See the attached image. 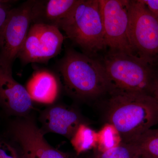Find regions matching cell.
<instances>
[{"mask_svg": "<svg viewBox=\"0 0 158 158\" xmlns=\"http://www.w3.org/2000/svg\"><path fill=\"white\" fill-rule=\"evenodd\" d=\"M0 158H22L19 150L11 140L0 138Z\"/></svg>", "mask_w": 158, "mask_h": 158, "instance_id": "obj_18", "label": "cell"}, {"mask_svg": "<svg viewBox=\"0 0 158 158\" xmlns=\"http://www.w3.org/2000/svg\"><path fill=\"white\" fill-rule=\"evenodd\" d=\"M60 85L61 83L52 72L44 69L34 73L26 89L33 101L51 104L58 97Z\"/></svg>", "mask_w": 158, "mask_h": 158, "instance_id": "obj_13", "label": "cell"}, {"mask_svg": "<svg viewBox=\"0 0 158 158\" xmlns=\"http://www.w3.org/2000/svg\"><path fill=\"white\" fill-rule=\"evenodd\" d=\"M0 107L8 115L27 116L33 108V100L26 88L16 81L12 72L0 67Z\"/></svg>", "mask_w": 158, "mask_h": 158, "instance_id": "obj_10", "label": "cell"}, {"mask_svg": "<svg viewBox=\"0 0 158 158\" xmlns=\"http://www.w3.org/2000/svg\"><path fill=\"white\" fill-rule=\"evenodd\" d=\"M58 70L64 89L70 96L84 101L97 99L111 90L100 59L69 48L59 62Z\"/></svg>", "mask_w": 158, "mask_h": 158, "instance_id": "obj_2", "label": "cell"}, {"mask_svg": "<svg viewBox=\"0 0 158 158\" xmlns=\"http://www.w3.org/2000/svg\"><path fill=\"white\" fill-rule=\"evenodd\" d=\"M59 29L89 56L98 58V53L106 49L99 0H78Z\"/></svg>", "mask_w": 158, "mask_h": 158, "instance_id": "obj_4", "label": "cell"}, {"mask_svg": "<svg viewBox=\"0 0 158 158\" xmlns=\"http://www.w3.org/2000/svg\"><path fill=\"white\" fill-rule=\"evenodd\" d=\"M129 36L133 54L158 69V19L141 0H130Z\"/></svg>", "mask_w": 158, "mask_h": 158, "instance_id": "obj_5", "label": "cell"}, {"mask_svg": "<svg viewBox=\"0 0 158 158\" xmlns=\"http://www.w3.org/2000/svg\"><path fill=\"white\" fill-rule=\"evenodd\" d=\"M100 60L110 82V90L156 96L157 69L135 55L123 53L108 52Z\"/></svg>", "mask_w": 158, "mask_h": 158, "instance_id": "obj_3", "label": "cell"}, {"mask_svg": "<svg viewBox=\"0 0 158 158\" xmlns=\"http://www.w3.org/2000/svg\"><path fill=\"white\" fill-rule=\"evenodd\" d=\"M93 150L87 158H141L138 148L133 142H122L118 146L105 151Z\"/></svg>", "mask_w": 158, "mask_h": 158, "instance_id": "obj_16", "label": "cell"}, {"mask_svg": "<svg viewBox=\"0 0 158 158\" xmlns=\"http://www.w3.org/2000/svg\"><path fill=\"white\" fill-rule=\"evenodd\" d=\"M148 11L158 19V0H141Z\"/></svg>", "mask_w": 158, "mask_h": 158, "instance_id": "obj_20", "label": "cell"}, {"mask_svg": "<svg viewBox=\"0 0 158 158\" xmlns=\"http://www.w3.org/2000/svg\"><path fill=\"white\" fill-rule=\"evenodd\" d=\"M141 158H158V129L149 130L132 141Z\"/></svg>", "mask_w": 158, "mask_h": 158, "instance_id": "obj_15", "label": "cell"}, {"mask_svg": "<svg viewBox=\"0 0 158 158\" xmlns=\"http://www.w3.org/2000/svg\"><path fill=\"white\" fill-rule=\"evenodd\" d=\"M105 46L110 52L134 55L129 36L130 0H99Z\"/></svg>", "mask_w": 158, "mask_h": 158, "instance_id": "obj_7", "label": "cell"}, {"mask_svg": "<svg viewBox=\"0 0 158 158\" xmlns=\"http://www.w3.org/2000/svg\"><path fill=\"white\" fill-rule=\"evenodd\" d=\"M43 133H53L70 139L79 126L85 123L77 109L62 104H53L42 111L40 118Z\"/></svg>", "mask_w": 158, "mask_h": 158, "instance_id": "obj_11", "label": "cell"}, {"mask_svg": "<svg viewBox=\"0 0 158 158\" xmlns=\"http://www.w3.org/2000/svg\"><path fill=\"white\" fill-rule=\"evenodd\" d=\"M78 0H32V24L59 28L61 21L72 10Z\"/></svg>", "mask_w": 158, "mask_h": 158, "instance_id": "obj_12", "label": "cell"}, {"mask_svg": "<svg viewBox=\"0 0 158 158\" xmlns=\"http://www.w3.org/2000/svg\"><path fill=\"white\" fill-rule=\"evenodd\" d=\"M97 132L86 123L79 126L70 139L77 155L80 156L96 148L97 144Z\"/></svg>", "mask_w": 158, "mask_h": 158, "instance_id": "obj_14", "label": "cell"}, {"mask_svg": "<svg viewBox=\"0 0 158 158\" xmlns=\"http://www.w3.org/2000/svg\"></svg>", "mask_w": 158, "mask_h": 158, "instance_id": "obj_23", "label": "cell"}, {"mask_svg": "<svg viewBox=\"0 0 158 158\" xmlns=\"http://www.w3.org/2000/svg\"><path fill=\"white\" fill-rule=\"evenodd\" d=\"M15 1L6 0V2L0 6V35L3 29L11 9H13V4Z\"/></svg>", "mask_w": 158, "mask_h": 158, "instance_id": "obj_19", "label": "cell"}, {"mask_svg": "<svg viewBox=\"0 0 158 158\" xmlns=\"http://www.w3.org/2000/svg\"><path fill=\"white\" fill-rule=\"evenodd\" d=\"M10 133L22 158H81V155L64 152L50 145L40 128L30 117L15 121Z\"/></svg>", "mask_w": 158, "mask_h": 158, "instance_id": "obj_8", "label": "cell"}, {"mask_svg": "<svg viewBox=\"0 0 158 158\" xmlns=\"http://www.w3.org/2000/svg\"><path fill=\"white\" fill-rule=\"evenodd\" d=\"M155 96L158 98V81L157 83V86L156 90Z\"/></svg>", "mask_w": 158, "mask_h": 158, "instance_id": "obj_21", "label": "cell"}, {"mask_svg": "<svg viewBox=\"0 0 158 158\" xmlns=\"http://www.w3.org/2000/svg\"><path fill=\"white\" fill-rule=\"evenodd\" d=\"M106 95L107 123L115 127L123 142H132L158 124L156 97L116 90Z\"/></svg>", "mask_w": 158, "mask_h": 158, "instance_id": "obj_1", "label": "cell"}, {"mask_svg": "<svg viewBox=\"0 0 158 158\" xmlns=\"http://www.w3.org/2000/svg\"><path fill=\"white\" fill-rule=\"evenodd\" d=\"M64 40L59 28L31 24L17 58L24 65L47 63L60 52Z\"/></svg>", "mask_w": 158, "mask_h": 158, "instance_id": "obj_9", "label": "cell"}, {"mask_svg": "<svg viewBox=\"0 0 158 158\" xmlns=\"http://www.w3.org/2000/svg\"><path fill=\"white\" fill-rule=\"evenodd\" d=\"M6 2V0H0V6L3 5Z\"/></svg>", "mask_w": 158, "mask_h": 158, "instance_id": "obj_22", "label": "cell"}, {"mask_svg": "<svg viewBox=\"0 0 158 158\" xmlns=\"http://www.w3.org/2000/svg\"><path fill=\"white\" fill-rule=\"evenodd\" d=\"M32 2L29 0L11 9L0 35V67L8 71L12 72L32 24Z\"/></svg>", "mask_w": 158, "mask_h": 158, "instance_id": "obj_6", "label": "cell"}, {"mask_svg": "<svg viewBox=\"0 0 158 158\" xmlns=\"http://www.w3.org/2000/svg\"><path fill=\"white\" fill-rule=\"evenodd\" d=\"M96 149L103 152L118 146L123 142L120 134L113 125L107 123L97 132Z\"/></svg>", "mask_w": 158, "mask_h": 158, "instance_id": "obj_17", "label": "cell"}]
</instances>
